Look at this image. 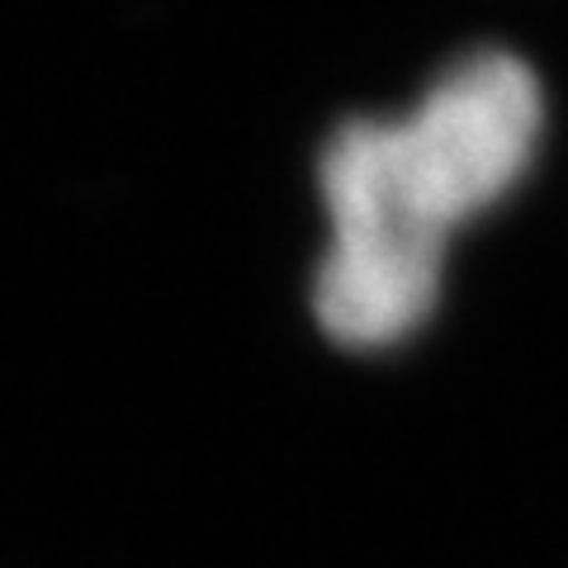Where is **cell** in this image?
<instances>
[{
    "label": "cell",
    "instance_id": "obj_1",
    "mask_svg": "<svg viewBox=\"0 0 568 568\" xmlns=\"http://www.w3.org/2000/svg\"><path fill=\"white\" fill-rule=\"evenodd\" d=\"M540 133V77L503 48L465 52L394 119H346L317 156V332L355 355L417 342L446 294L455 237L526 181Z\"/></svg>",
    "mask_w": 568,
    "mask_h": 568
}]
</instances>
